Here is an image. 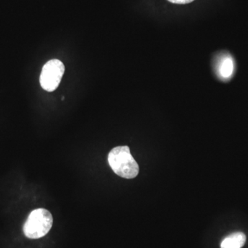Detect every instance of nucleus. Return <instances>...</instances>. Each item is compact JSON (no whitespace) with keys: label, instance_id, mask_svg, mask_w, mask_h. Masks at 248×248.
Here are the masks:
<instances>
[{"label":"nucleus","instance_id":"39448f33","mask_svg":"<svg viewBox=\"0 0 248 248\" xmlns=\"http://www.w3.org/2000/svg\"><path fill=\"white\" fill-rule=\"evenodd\" d=\"M234 71V62L231 57H226L223 59L220 66V74L222 78H231Z\"/></svg>","mask_w":248,"mask_h":248},{"label":"nucleus","instance_id":"f03ea898","mask_svg":"<svg viewBox=\"0 0 248 248\" xmlns=\"http://www.w3.org/2000/svg\"><path fill=\"white\" fill-rule=\"evenodd\" d=\"M53 218L48 210L35 209L31 212L23 227L24 235L31 239H38L46 236L51 229Z\"/></svg>","mask_w":248,"mask_h":248},{"label":"nucleus","instance_id":"423d86ee","mask_svg":"<svg viewBox=\"0 0 248 248\" xmlns=\"http://www.w3.org/2000/svg\"><path fill=\"white\" fill-rule=\"evenodd\" d=\"M170 2L173 3V4H186L192 2L195 0H168Z\"/></svg>","mask_w":248,"mask_h":248},{"label":"nucleus","instance_id":"f257e3e1","mask_svg":"<svg viewBox=\"0 0 248 248\" xmlns=\"http://www.w3.org/2000/svg\"><path fill=\"white\" fill-rule=\"evenodd\" d=\"M108 160L111 169L120 177L133 179L138 175L140 169L128 146L113 148L109 153Z\"/></svg>","mask_w":248,"mask_h":248},{"label":"nucleus","instance_id":"7ed1b4c3","mask_svg":"<svg viewBox=\"0 0 248 248\" xmlns=\"http://www.w3.org/2000/svg\"><path fill=\"white\" fill-rule=\"evenodd\" d=\"M65 71L63 63L60 60H51L43 66L40 82L42 89L48 92L55 91L61 82Z\"/></svg>","mask_w":248,"mask_h":248},{"label":"nucleus","instance_id":"20e7f679","mask_svg":"<svg viewBox=\"0 0 248 248\" xmlns=\"http://www.w3.org/2000/svg\"><path fill=\"white\" fill-rule=\"evenodd\" d=\"M246 236L244 233H233L223 240L221 248H241L246 244Z\"/></svg>","mask_w":248,"mask_h":248}]
</instances>
